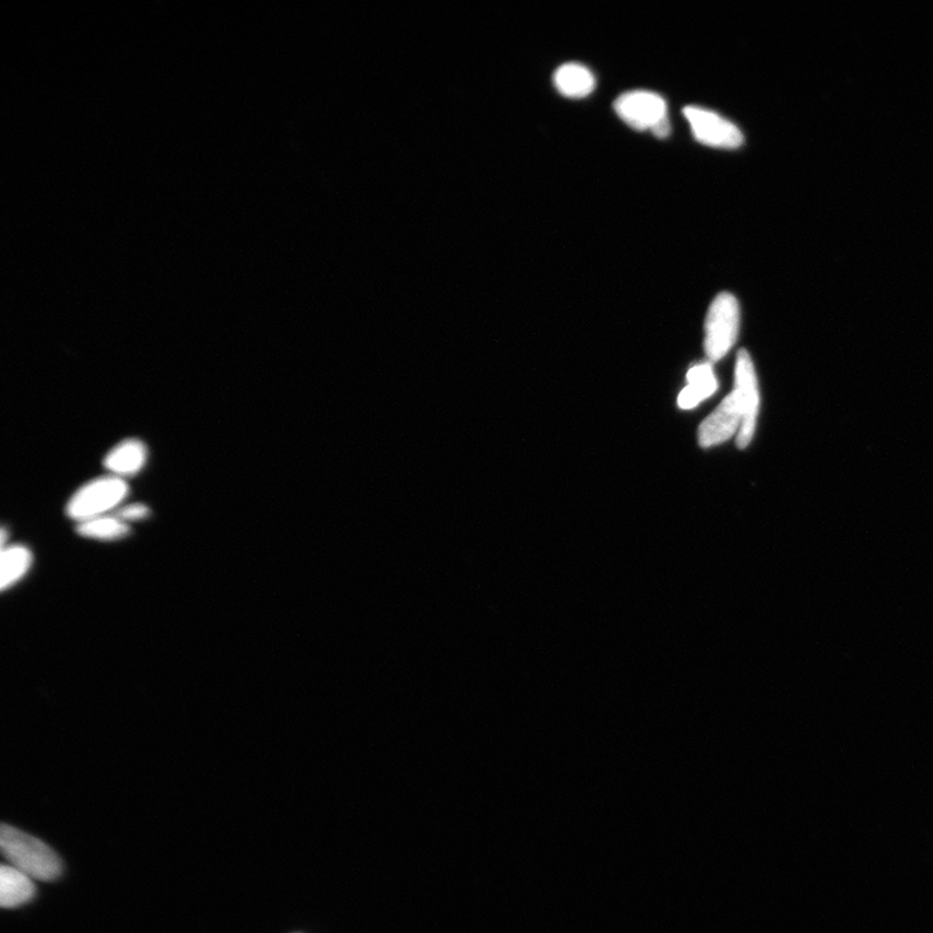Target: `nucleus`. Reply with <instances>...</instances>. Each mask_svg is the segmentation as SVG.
I'll use <instances>...</instances> for the list:
<instances>
[{
	"label": "nucleus",
	"instance_id": "10",
	"mask_svg": "<svg viewBox=\"0 0 933 933\" xmlns=\"http://www.w3.org/2000/svg\"><path fill=\"white\" fill-rule=\"evenodd\" d=\"M554 83L562 95L581 99L594 92L595 76L589 68L577 62H567L556 69Z\"/></svg>",
	"mask_w": 933,
	"mask_h": 933
},
{
	"label": "nucleus",
	"instance_id": "12",
	"mask_svg": "<svg viewBox=\"0 0 933 933\" xmlns=\"http://www.w3.org/2000/svg\"><path fill=\"white\" fill-rule=\"evenodd\" d=\"M76 532L82 538L96 541H118L128 538L130 524L118 519L116 515L82 521L76 525Z\"/></svg>",
	"mask_w": 933,
	"mask_h": 933
},
{
	"label": "nucleus",
	"instance_id": "3",
	"mask_svg": "<svg viewBox=\"0 0 933 933\" xmlns=\"http://www.w3.org/2000/svg\"><path fill=\"white\" fill-rule=\"evenodd\" d=\"M741 310L737 299L727 292L710 305L706 320L705 350L712 362L725 357L735 344L740 331Z\"/></svg>",
	"mask_w": 933,
	"mask_h": 933
},
{
	"label": "nucleus",
	"instance_id": "1",
	"mask_svg": "<svg viewBox=\"0 0 933 933\" xmlns=\"http://www.w3.org/2000/svg\"><path fill=\"white\" fill-rule=\"evenodd\" d=\"M0 848L10 866L31 876L33 881L51 882L61 875L59 855L44 841L15 827L2 826Z\"/></svg>",
	"mask_w": 933,
	"mask_h": 933
},
{
	"label": "nucleus",
	"instance_id": "5",
	"mask_svg": "<svg viewBox=\"0 0 933 933\" xmlns=\"http://www.w3.org/2000/svg\"><path fill=\"white\" fill-rule=\"evenodd\" d=\"M614 107L618 117L638 131H653L660 123L670 120L663 97L643 90L618 96Z\"/></svg>",
	"mask_w": 933,
	"mask_h": 933
},
{
	"label": "nucleus",
	"instance_id": "14",
	"mask_svg": "<svg viewBox=\"0 0 933 933\" xmlns=\"http://www.w3.org/2000/svg\"><path fill=\"white\" fill-rule=\"evenodd\" d=\"M115 515L118 519H121L125 523L129 524L130 521L147 519L151 515V510L150 507L144 504H130L118 508Z\"/></svg>",
	"mask_w": 933,
	"mask_h": 933
},
{
	"label": "nucleus",
	"instance_id": "2",
	"mask_svg": "<svg viewBox=\"0 0 933 933\" xmlns=\"http://www.w3.org/2000/svg\"><path fill=\"white\" fill-rule=\"evenodd\" d=\"M129 493L130 487L125 479L107 475L90 480L68 500L67 515L79 523L106 517L122 506Z\"/></svg>",
	"mask_w": 933,
	"mask_h": 933
},
{
	"label": "nucleus",
	"instance_id": "4",
	"mask_svg": "<svg viewBox=\"0 0 933 933\" xmlns=\"http://www.w3.org/2000/svg\"><path fill=\"white\" fill-rule=\"evenodd\" d=\"M684 115L696 141L709 147L734 150L741 147L744 138L740 128L712 110L686 107Z\"/></svg>",
	"mask_w": 933,
	"mask_h": 933
},
{
	"label": "nucleus",
	"instance_id": "6",
	"mask_svg": "<svg viewBox=\"0 0 933 933\" xmlns=\"http://www.w3.org/2000/svg\"><path fill=\"white\" fill-rule=\"evenodd\" d=\"M735 382V391L740 394L743 413L742 426L736 442L737 447L746 449L755 435L760 397H758L754 362H752L748 352L744 350L737 354Z\"/></svg>",
	"mask_w": 933,
	"mask_h": 933
},
{
	"label": "nucleus",
	"instance_id": "9",
	"mask_svg": "<svg viewBox=\"0 0 933 933\" xmlns=\"http://www.w3.org/2000/svg\"><path fill=\"white\" fill-rule=\"evenodd\" d=\"M36 887L31 876L12 866L0 869V905L4 909L21 907L32 900Z\"/></svg>",
	"mask_w": 933,
	"mask_h": 933
},
{
	"label": "nucleus",
	"instance_id": "11",
	"mask_svg": "<svg viewBox=\"0 0 933 933\" xmlns=\"http://www.w3.org/2000/svg\"><path fill=\"white\" fill-rule=\"evenodd\" d=\"M688 386L678 397V406L690 410L698 406L702 400L708 399L717 391V380L712 366L699 365L692 368L687 374Z\"/></svg>",
	"mask_w": 933,
	"mask_h": 933
},
{
	"label": "nucleus",
	"instance_id": "8",
	"mask_svg": "<svg viewBox=\"0 0 933 933\" xmlns=\"http://www.w3.org/2000/svg\"><path fill=\"white\" fill-rule=\"evenodd\" d=\"M149 462V448L138 438H128L109 450L104 458V465L109 475L127 480L144 470Z\"/></svg>",
	"mask_w": 933,
	"mask_h": 933
},
{
	"label": "nucleus",
	"instance_id": "7",
	"mask_svg": "<svg viewBox=\"0 0 933 933\" xmlns=\"http://www.w3.org/2000/svg\"><path fill=\"white\" fill-rule=\"evenodd\" d=\"M743 421L740 394L736 391L729 394L721 405L709 415L699 428V444L701 448H710L729 440L737 429H741Z\"/></svg>",
	"mask_w": 933,
	"mask_h": 933
},
{
	"label": "nucleus",
	"instance_id": "13",
	"mask_svg": "<svg viewBox=\"0 0 933 933\" xmlns=\"http://www.w3.org/2000/svg\"><path fill=\"white\" fill-rule=\"evenodd\" d=\"M33 564L31 550L23 545H12L2 550V590L16 584L29 572Z\"/></svg>",
	"mask_w": 933,
	"mask_h": 933
}]
</instances>
